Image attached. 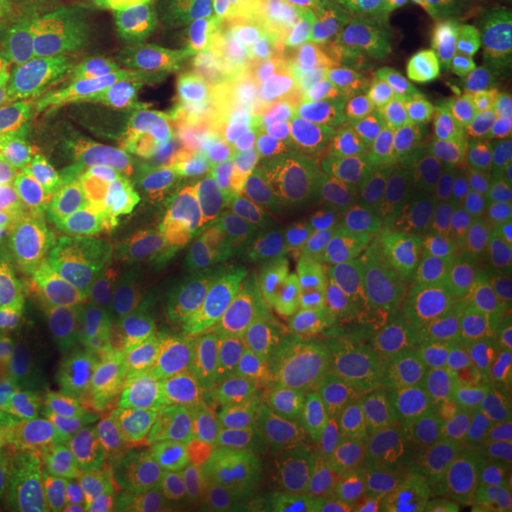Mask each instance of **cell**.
Masks as SVG:
<instances>
[{
  "mask_svg": "<svg viewBox=\"0 0 512 512\" xmlns=\"http://www.w3.org/2000/svg\"><path fill=\"white\" fill-rule=\"evenodd\" d=\"M69 507L74 512H165L157 495L143 484V478L117 456L103 461L92 487Z\"/></svg>",
  "mask_w": 512,
  "mask_h": 512,
  "instance_id": "5bb4252c",
  "label": "cell"
},
{
  "mask_svg": "<svg viewBox=\"0 0 512 512\" xmlns=\"http://www.w3.org/2000/svg\"><path fill=\"white\" fill-rule=\"evenodd\" d=\"M106 171L197 163L254 137L268 109L259 60L228 26L185 23L94 55Z\"/></svg>",
  "mask_w": 512,
  "mask_h": 512,
  "instance_id": "6da1fadb",
  "label": "cell"
},
{
  "mask_svg": "<svg viewBox=\"0 0 512 512\" xmlns=\"http://www.w3.org/2000/svg\"><path fill=\"white\" fill-rule=\"evenodd\" d=\"M495 220L427 214L399 234L365 237L268 293L259 305L293 308L348 328L416 330L444 313L413 302V279L433 254H456L493 237Z\"/></svg>",
  "mask_w": 512,
  "mask_h": 512,
  "instance_id": "277c9868",
  "label": "cell"
},
{
  "mask_svg": "<svg viewBox=\"0 0 512 512\" xmlns=\"http://www.w3.org/2000/svg\"><path fill=\"white\" fill-rule=\"evenodd\" d=\"M419 512H512V498H481V501H453L441 493H427Z\"/></svg>",
  "mask_w": 512,
  "mask_h": 512,
  "instance_id": "ffe728a7",
  "label": "cell"
},
{
  "mask_svg": "<svg viewBox=\"0 0 512 512\" xmlns=\"http://www.w3.org/2000/svg\"><path fill=\"white\" fill-rule=\"evenodd\" d=\"M419 399L456 404L481 433L512 421V350L501 339L441 325L402 330L365 410Z\"/></svg>",
  "mask_w": 512,
  "mask_h": 512,
  "instance_id": "9c48e42d",
  "label": "cell"
},
{
  "mask_svg": "<svg viewBox=\"0 0 512 512\" xmlns=\"http://www.w3.org/2000/svg\"><path fill=\"white\" fill-rule=\"evenodd\" d=\"M97 342L92 299L29 308L0 322V407L55 393L86 376Z\"/></svg>",
  "mask_w": 512,
  "mask_h": 512,
  "instance_id": "8fae6325",
  "label": "cell"
},
{
  "mask_svg": "<svg viewBox=\"0 0 512 512\" xmlns=\"http://www.w3.org/2000/svg\"><path fill=\"white\" fill-rule=\"evenodd\" d=\"M29 191L32 188L15 171L0 163V259H15L23 254L32 228Z\"/></svg>",
  "mask_w": 512,
  "mask_h": 512,
  "instance_id": "9a60e30c",
  "label": "cell"
},
{
  "mask_svg": "<svg viewBox=\"0 0 512 512\" xmlns=\"http://www.w3.org/2000/svg\"><path fill=\"white\" fill-rule=\"evenodd\" d=\"M200 439L220 467L225 490L254 504L322 495L350 512H402L393 470L365 444L282 427L242 410L202 419Z\"/></svg>",
  "mask_w": 512,
  "mask_h": 512,
  "instance_id": "5b68a950",
  "label": "cell"
},
{
  "mask_svg": "<svg viewBox=\"0 0 512 512\" xmlns=\"http://www.w3.org/2000/svg\"><path fill=\"white\" fill-rule=\"evenodd\" d=\"M86 376L55 393L0 407V458L52 510L80 501L111 456L77 421Z\"/></svg>",
  "mask_w": 512,
  "mask_h": 512,
  "instance_id": "30bf717a",
  "label": "cell"
},
{
  "mask_svg": "<svg viewBox=\"0 0 512 512\" xmlns=\"http://www.w3.org/2000/svg\"><path fill=\"white\" fill-rule=\"evenodd\" d=\"M217 202V188L194 163L103 171L37 208L20 254L23 279L37 305L100 299L188 237Z\"/></svg>",
  "mask_w": 512,
  "mask_h": 512,
  "instance_id": "7a4b0ae2",
  "label": "cell"
},
{
  "mask_svg": "<svg viewBox=\"0 0 512 512\" xmlns=\"http://www.w3.org/2000/svg\"><path fill=\"white\" fill-rule=\"evenodd\" d=\"M0 512H55L49 504H43L12 467L0 458Z\"/></svg>",
  "mask_w": 512,
  "mask_h": 512,
  "instance_id": "d6986e66",
  "label": "cell"
},
{
  "mask_svg": "<svg viewBox=\"0 0 512 512\" xmlns=\"http://www.w3.org/2000/svg\"><path fill=\"white\" fill-rule=\"evenodd\" d=\"M254 512H350L348 507L322 498V495H282V498H271L262 501Z\"/></svg>",
  "mask_w": 512,
  "mask_h": 512,
  "instance_id": "44dd1931",
  "label": "cell"
},
{
  "mask_svg": "<svg viewBox=\"0 0 512 512\" xmlns=\"http://www.w3.org/2000/svg\"><path fill=\"white\" fill-rule=\"evenodd\" d=\"M416 208H353L316 228L245 237L214 245L211 254L174 271H157L128 285L109 305V336L163 330L171 322L217 308H256L268 293L302 271H311L365 237L399 234L424 222Z\"/></svg>",
  "mask_w": 512,
  "mask_h": 512,
  "instance_id": "3957f363",
  "label": "cell"
},
{
  "mask_svg": "<svg viewBox=\"0 0 512 512\" xmlns=\"http://www.w3.org/2000/svg\"><path fill=\"white\" fill-rule=\"evenodd\" d=\"M339 46L359 111L399 134L433 123L473 80L470 40L450 9L342 32Z\"/></svg>",
  "mask_w": 512,
  "mask_h": 512,
  "instance_id": "8992f818",
  "label": "cell"
},
{
  "mask_svg": "<svg viewBox=\"0 0 512 512\" xmlns=\"http://www.w3.org/2000/svg\"><path fill=\"white\" fill-rule=\"evenodd\" d=\"M35 32L29 0H0V55L18 49Z\"/></svg>",
  "mask_w": 512,
  "mask_h": 512,
  "instance_id": "ac0fdd59",
  "label": "cell"
},
{
  "mask_svg": "<svg viewBox=\"0 0 512 512\" xmlns=\"http://www.w3.org/2000/svg\"><path fill=\"white\" fill-rule=\"evenodd\" d=\"M55 512H74L72 507H60V510H55Z\"/></svg>",
  "mask_w": 512,
  "mask_h": 512,
  "instance_id": "7402d4cb",
  "label": "cell"
},
{
  "mask_svg": "<svg viewBox=\"0 0 512 512\" xmlns=\"http://www.w3.org/2000/svg\"><path fill=\"white\" fill-rule=\"evenodd\" d=\"M3 165L49 197L106 171L94 55L60 60L20 89L6 120Z\"/></svg>",
  "mask_w": 512,
  "mask_h": 512,
  "instance_id": "ba28073f",
  "label": "cell"
},
{
  "mask_svg": "<svg viewBox=\"0 0 512 512\" xmlns=\"http://www.w3.org/2000/svg\"><path fill=\"white\" fill-rule=\"evenodd\" d=\"M52 3H72V0H52Z\"/></svg>",
  "mask_w": 512,
  "mask_h": 512,
  "instance_id": "603a6c76",
  "label": "cell"
},
{
  "mask_svg": "<svg viewBox=\"0 0 512 512\" xmlns=\"http://www.w3.org/2000/svg\"><path fill=\"white\" fill-rule=\"evenodd\" d=\"M282 9L299 23L333 29V32H362L387 20L450 9L456 0H279Z\"/></svg>",
  "mask_w": 512,
  "mask_h": 512,
  "instance_id": "4fadbf2b",
  "label": "cell"
},
{
  "mask_svg": "<svg viewBox=\"0 0 512 512\" xmlns=\"http://www.w3.org/2000/svg\"><path fill=\"white\" fill-rule=\"evenodd\" d=\"M353 180L393 208L512 217V148L461 131H402L359 154Z\"/></svg>",
  "mask_w": 512,
  "mask_h": 512,
  "instance_id": "52a82bcc",
  "label": "cell"
},
{
  "mask_svg": "<svg viewBox=\"0 0 512 512\" xmlns=\"http://www.w3.org/2000/svg\"><path fill=\"white\" fill-rule=\"evenodd\" d=\"M478 35L487 63L512 80V0H484Z\"/></svg>",
  "mask_w": 512,
  "mask_h": 512,
  "instance_id": "2e32d148",
  "label": "cell"
},
{
  "mask_svg": "<svg viewBox=\"0 0 512 512\" xmlns=\"http://www.w3.org/2000/svg\"><path fill=\"white\" fill-rule=\"evenodd\" d=\"M359 208L348 185L316 171H279L245 185L214 205V245L245 237H276L339 220Z\"/></svg>",
  "mask_w": 512,
  "mask_h": 512,
  "instance_id": "7c38bea8",
  "label": "cell"
},
{
  "mask_svg": "<svg viewBox=\"0 0 512 512\" xmlns=\"http://www.w3.org/2000/svg\"><path fill=\"white\" fill-rule=\"evenodd\" d=\"M29 308H37V302L23 279L20 256L0 259V322Z\"/></svg>",
  "mask_w": 512,
  "mask_h": 512,
  "instance_id": "e0dca14e",
  "label": "cell"
}]
</instances>
